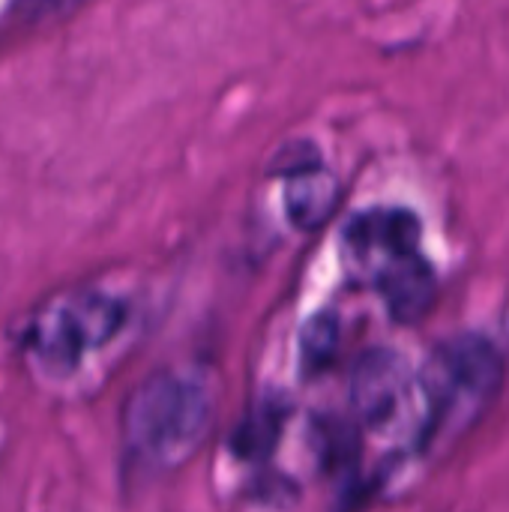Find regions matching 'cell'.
I'll return each instance as SVG.
<instances>
[{"label":"cell","mask_w":509,"mask_h":512,"mask_svg":"<svg viewBox=\"0 0 509 512\" xmlns=\"http://www.w3.org/2000/svg\"><path fill=\"white\" fill-rule=\"evenodd\" d=\"M213 396L195 375L156 372L141 381L123 408V438L129 450L153 468L183 465L207 438Z\"/></svg>","instance_id":"obj_2"},{"label":"cell","mask_w":509,"mask_h":512,"mask_svg":"<svg viewBox=\"0 0 509 512\" xmlns=\"http://www.w3.org/2000/svg\"><path fill=\"white\" fill-rule=\"evenodd\" d=\"M282 420H285V408L273 399L255 405L234 429L231 435V450L240 459L249 462H261L276 450V441L282 435Z\"/></svg>","instance_id":"obj_7"},{"label":"cell","mask_w":509,"mask_h":512,"mask_svg":"<svg viewBox=\"0 0 509 512\" xmlns=\"http://www.w3.org/2000/svg\"><path fill=\"white\" fill-rule=\"evenodd\" d=\"M414 396H423L420 372L393 351V348H372L366 351L354 372H351V405L357 420L375 432H390L411 411Z\"/></svg>","instance_id":"obj_5"},{"label":"cell","mask_w":509,"mask_h":512,"mask_svg":"<svg viewBox=\"0 0 509 512\" xmlns=\"http://www.w3.org/2000/svg\"><path fill=\"white\" fill-rule=\"evenodd\" d=\"M126 324V303L99 288H81L45 303L27 324V348L54 369H72L87 351L111 342Z\"/></svg>","instance_id":"obj_4"},{"label":"cell","mask_w":509,"mask_h":512,"mask_svg":"<svg viewBox=\"0 0 509 512\" xmlns=\"http://www.w3.org/2000/svg\"><path fill=\"white\" fill-rule=\"evenodd\" d=\"M504 384V360L480 333L444 339L420 369L426 426L423 441L462 435L495 402Z\"/></svg>","instance_id":"obj_3"},{"label":"cell","mask_w":509,"mask_h":512,"mask_svg":"<svg viewBox=\"0 0 509 512\" xmlns=\"http://www.w3.org/2000/svg\"><path fill=\"white\" fill-rule=\"evenodd\" d=\"M18 9L30 18H45V15H60L69 12L72 6L84 3V0H15Z\"/></svg>","instance_id":"obj_9"},{"label":"cell","mask_w":509,"mask_h":512,"mask_svg":"<svg viewBox=\"0 0 509 512\" xmlns=\"http://www.w3.org/2000/svg\"><path fill=\"white\" fill-rule=\"evenodd\" d=\"M423 228L405 207H369L342 228L345 264L366 279L402 324H417L435 303V270L423 255Z\"/></svg>","instance_id":"obj_1"},{"label":"cell","mask_w":509,"mask_h":512,"mask_svg":"<svg viewBox=\"0 0 509 512\" xmlns=\"http://www.w3.org/2000/svg\"><path fill=\"white\" fill-rule=\"evenodd\" d=\"M339 348V324L333 315H318L303 327L300 336V363L306 375H321Z\"/></svg>","instance_id":"obj_8"},{"label":"cell","mask_w":509,"mask_h":512,"mask_svg":"<svg viewBox=\"0 0 509 512\" xmlns=\"http://www.w3.org/2000/svg\"><path fill=\"white\" fill-rule=\"evenodd\" d=\"M276 174L285 180L282 198H285L288 219L300 231H315L333 216L339 183L324 165L318 147H309V144L285 147L282 159L276 162Z\"/></svg>","instance_id":"obj_6"}]
</instances>
